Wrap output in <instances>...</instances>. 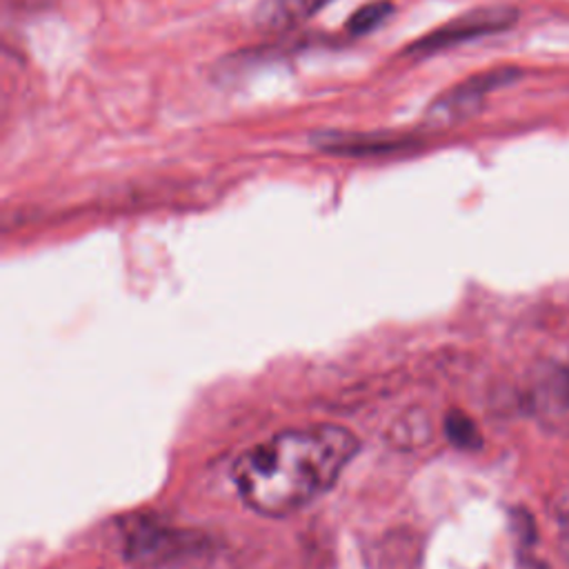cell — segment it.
I'll use <instances>...</instances> for the list:
<instances>
[{
    "label": "cell",
    "mask_w": 569,
    "mask_h": 569,
    "mask_svg": "<svg viewBox=\"0 0 569 569\" xmlns=\"http://www.w3.org/2000/svg\"><path fill=\"white\" fill-rule=\"evenodd\" d=\"M393 13V4L389 0H376L365 7H360L347 22V31L351 36H365L373 29H378L389 16Z\"/></svg>",
    "instance_id": "6"
},
{
    "label": "cell",
    "mask_w": 569,
    "mask_h": 569,
    "mask_svg": "<svg viewBox=\"0 0 569 569\" xmlns=\"http://www.w3.org/2000/svg\"><path fill=\"white\" fill-rule=\"evenodd\" d=\"M358 451V438L340 425H309L280 431L233 465L242 502L271 518L289 516L333 487Z\"/></svg>",
    "instance_id": "1"
},
{
    "label": "cell",
    "mask_w": 569,
    "mask_h": 569,
    "mask_svg": "<svg viewBox=\"0 0 569 569\" xmlns=\"http://www.w3.org/2000/svg\"><path fill=\"white\" fill-rule=\"evenodd\" d=\"M558 531H560L562 547L569 553V498H565L562 505L558 507Z\"/></svg>",
    "instance_id": "8"
},
{
    "label": "cell",
    "mask_w": 569,
    "mask_h": 569,
    "mask_svg": "<svg viewBox=\"0 0 569 569\" xmlns=\"http://www.w3.org/2000/svg\"><path fill=\"white\" fill-rule=\"evenodd\" d=\"M331 0H262L253 13L262 31H287L307 22Z\"/></svg>",
    "instance_id": "5"
},
{
    "label": "cell",
    "mask_w": 569,
    "mask_h": 569,
    "mask_svg": "<svg viewBox=\"0 0 569 569\" xmlns=\"http://www.w3.org/2000/svg\"><path fill=\"white\" fill-rule=\"evenodd\" d=\"M313 144L329 153L342 156H378L400 151L411 144V136L396 133H320Z\"/></svg>",
    "instance_id": "4"
},
{
    "label": "cell",
    "mask_w": 569,
    "mask_h": 569,
    "mask_svg": "<svg viewBox=\"0 0 569 569\" xmlns=\"http://www.w3.org/2000/svg\"><path fill=\"white\" fill-rule=\"evenodd\" d=\"M445 425H447V436L453 445L462 449H476L480 445V433L469 416L460 411H451Z\"/></svg>",
    "instance_id": "7"
},
{
    "label": "cell",
    "mask_w": 569,
    "mask_h": 569,
    "mask_svg": "<svg viewBox=\"0 0 569 569\" xmlns=\"http://www.w3.org/2000/svg\"><path fill=\"white\" fill-rule=\"evenodd\" d=\"M520 76L522 71L516 67H500L485 73H476L465 82L451 87L438 100H433L425 113V120L431 127H447L467 120L482 109L487 93L516 82Z\"/></svg>",
    "instance_id": "2"
},
{
    "label": "cell",
    "mask_w": 569,
    "mask_h": 569,
    "mask_svg": "<svg viewBox=\"0 0 569 569\" xmlns=\"http://www.w3.org/2000/svg\"><path fill=\"white\" fill-rule=\"evenodd\" d=\"M516 20H518V11L513 7L498 4V7L471 9V11L453 18L451 22L429 31L420 40H416L407 49V53H411V56H429V53L456 47V44L473 40V38H482V36H489V33L505 31V29L513 27Z\"/></svg>",
    "instance_id": "3"
}]
</instances>
